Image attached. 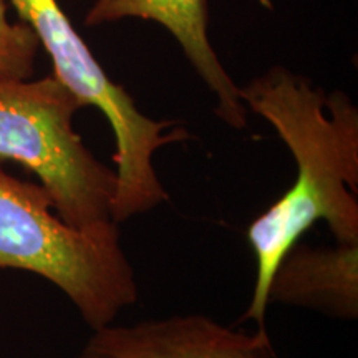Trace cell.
Segmentation results:
<instances>
[{
	"label": "cell",
	"instance_id": "6da1fadb",
	"mask_svg": "<svg viewBox=\"0 0 358 358\" xmlns=\"http://www.w3.org/2000/svg\"><path fill=\"white\" fill-rule=\"evenodd\" d=\"M239 95L245 108L272 124L297 164L290 189L248 229L257 267L243 320L266 327L275 266L313 224L325 221L337 243L358 244V108L347 93L325 95L282 66L239 88Z\"/></svg>",
	"mask_w": 358,
	"mask_h": 358
},
{
	"label": "cell",
	"instance_id": "7a4b0ae2",
	"mask_svg": "<svg viewBox=\"0 0 358 358\" xmlns=\"http://www.w3.org/2000/svg\"><path fill=\"white\" fill-rule=\"evenodd\" d=\"M0 268L32 272L52 282L92 330L113 324L140 295L118 224L75 229L62 221L42 186L13 178L2 168Z\"/></svg>",
	"mask_w": 358,
	"mask_h": 358
},
{
	"label": "cell",
	"instance_id": "3957f363",
	"mask_svg": "<svg viewBox=\"0 0 358 358\" xmlns=\"http://www.w3.org/2000/svg\"><path fill=\"white\" fill-rule=\"evenodd\" d=\"M82 108L53 75L40 80L0 77V159L15 161L34 173L62 221L78 231H96L115 222L116 176L75 131V115Z\"/></svg>",
	"mask_w": 358,
	"mask_h": 358
},
{
	"label": "cell",
	"instance_id": "277c9868",
	"mask_svg": "<svg viewBox=\"0 0 358 358\" xmlns=\"http://www.w3.org/2000/svg\"><path fill=\"white\" fill-rule=\"evenodd\" d=\"M8 2L50 55L53 77L83 106H95L108 120L115 136L116 176L111 219L120 224L168 203L169 194L155 168V155L163 146L189 140L187 129L171 120L143 115L127 90L106 75L58 0Z\"/></svg>",
	"mask_w": 358,
	"mask_h": 358
},
{
	"label": "cell",
	"instance_id": "5b68a950",
	"mask_svg": "<svg viewBox=\"0 0 358 358\" xmlns=\"http://www.w3.org/2000/svg\"><path fill=\"white\" fill-rule=\"evenodd\" d=\"M78 358H275L266 327L236 330L201 313L115 322L93 330Z\"/></svg>",
	"mask_w": 358,
	"mask_h": 358
},
{
	"label": "cell",
	"instance_id": "8992f818",
	"mask_svg": "<svg viewBox=\"0 0 358 358\" xmlns=\"http://www.w3.org/2000/svg\"><path fill=\"white\" fill-rule=\"evenodd\" d=\"M123 19L153 20L164 27L216 96L219 118L234 129L248 127L241 87L229 77L209 42L206 0H95L85 17V25L100 27Z\"/></svg>",
	"mask_w": 358,
	"mask_h": 358
},
{
	"label": "cell",
	"instance_id": "52a82bcc",
	"mask_svg": "<svg viewBox=\"0 0 358 358\" xmlns=\"http://www.w3.org/2000/svg\"><path fill=\"white\" fill-rule=\"evenodd\" d=\"M267 302L303 307L335 319L358 317V244L310 248L295 243L272 274Z\"/></svg>",
	"mask_w": 358,
	"mask_h": 358
},
{
	"label": "cell",
	"instance_id": "ba28073f",
	"mask_svg": "<svg viewBox=\"0 0 358 358\" xmlns=\"http://www.w3.org/2000/svg\"><path fill=\"white\" fill-rule=\"evenodd\" d=\"M38 50L34 30L24 22L8 19V0H0V77L32 78Z\"/></svg>",
	"mask_w": 358,
	"mask_h": 358
}]
</instances>
